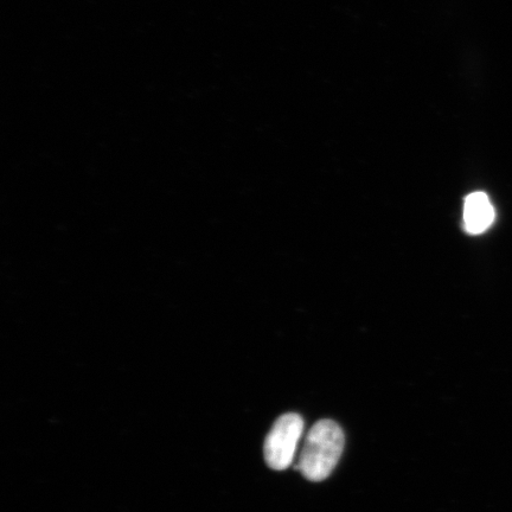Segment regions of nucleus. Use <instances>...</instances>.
I'll list each match as a JSON object with an SVG mask.
<instances>
[{
    "mask_svg": "<svg viewBox=\"0 0 512 512\" xmlns=\"http://www.w3.org/2000/svg\"><path fill=\"white\" fill-rule=\"evenodd\" d=\"M344 444V433L337 422L318 421L306 435L296 469L310 482H323L335 470Z\"/></svg>",
    "mask_w": 512,
    "mask_h": 512,
    "instance_id": "1",
    "label": "nucleus"
},
{
    "mask_svg": "<svg viewBox=\"0 0 512 512\" xmlns=\"http://www.w3.org/2000/svg\"><path fill=\"white\" fill-rule=\"evenodd\" d=\"M304 433V420L296 413L281 415L275 421L265 441V460L273 470L283 471L293 463L300 439Z\"/></svg>",
    "mask_w": 512,
    "mask_h": 512,
    "instance_id": "2",
    "label": "nucleus"
},
{
    "mask_svg": "<svg viewBox=\"0 0 512 512\" xmlns=\"http://www.w3.org/2000/svg\"><path fill=\"white\" fill-rule=\"evenodd\" d=\"M495 221V209L484 192H473L464 204V224L467 232L482 234Z\"/></svg>",
    "mask_w": 512,
    "mask_h": 512,
    "instance_id": "3",
    "label": "nucleus"
}]
</instances>
